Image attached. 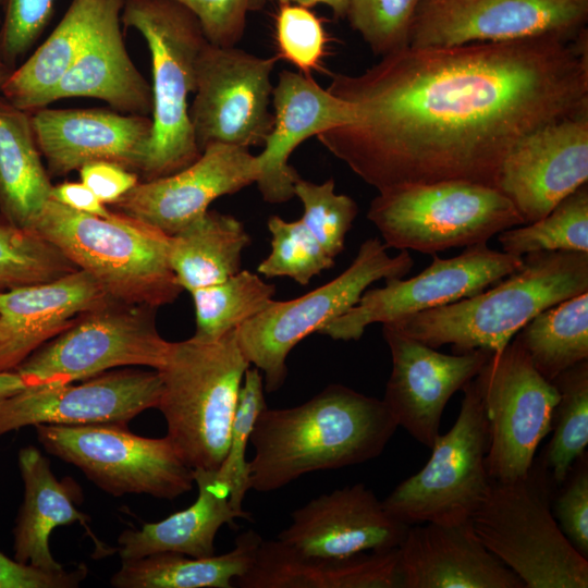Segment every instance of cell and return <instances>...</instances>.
I'll return each instance as SVG.
<instances>
[{
  "label": "cell",
  "mask_w": 588,
  "mask_h": 588,
  "mask_svg": "<svg viewBox=\"0 0 588 588\" xmlns=\"http://www.w3.org/2000/svg\"><path fill=\"white\" fill-rule=\"evenodd\" d=\"M351 123L317 136L378 192L469 181L495 187L526 135L588 108V30L504 42L412 47L331 75Z\"/></svg>",
  "instance_id": "6da1fadb"
},
{
  "label": "cell",
  "mask_w": 588,
  "mask_h": 588,
  "mask_svg": "<svg viewBox=\"0 0 588 588\" xmlns=\"http://www.w3.org/2000/svg\"><path fill=\"white\" fill-rule=\"evenodd\" d=\"M397 427L383 400L340 383L294 407L266 406L249 440L250 489L271 492L308 473L373 460Z\"/></svg>",
  "instance_id": "7a4b0ae2"
},
{
  "label": "cell",
  "mask_w": 588,
  "mask_h": 588,
  "mask_svg": "<svg viewBox=\"0 0 588 588\" xmlns=\"http://www.w3.org/2000/svg\"><path fill=\"white\" fill-rule=\"evenodd\" d=\"M523 259L478 294L387 323L433 348L499 352L540 311L588 292V253L535 252Z\"/></svg>",
  "instance_id": "3957f363"
},
{
  "label": "cell",
  "mask_w": 588,
  "mask_h": 588,
  "mask_svg": "<svg viewBox=\"0 0 588 588\" xmlns=\"http://www.w3.org/2000/svg\"><path fill=\"white\" fill-rule=\"evenodd\" d=\"M33 231L114 301L157 309L183 291L169 262L170 235L127 215L101 218L49 199Z\"/></svg>",
  "instance_id": "277c9868"
},
{
  "label": "cell",
  "mask_w": 588,
  "mask_h": 588,
  "mask_svg": "<svg viewBox=\"0 0 588 588\" xmlns=\"http://www.w3.org/2000/svg\"><path fill=\"white\" fill-rule=\"evenodd\" d=\"M237 330V329H236ZM233 330L212 341L194 336L171 342L158 409L184 462L217 470L224 460L244 375L250 364Z\"/></svg>",
  "instance_id": "5b68a950"
},
{
  "label": "cell",
  "mask_w": 588,
  "mask_h": 588,
  "mask_svg": "<svg viewBox=\"0 0 588 588\" xmlns=\"http://www.w3.org/2000/svg\"><path fill=\"white\" fill-rule=\"evenodd\" d=\"M553 486L542 461H534L520 478L491 480L469 522L482 544L525 588H587L588 559L554 518Z\"/></svg>",
  "instance_id": "8992f818"
},
{
  "label": "cell",
  "mask_w": 588,
  "mask_h": 588,
  "mask_svg": "<svg viewBox=\"0 0 588 588\" xmlns=\"http://www.w3.org/2000/svg\"><path fill=\"white\" fill-rule=\"evenodd\" d=\"M121 22L140 33L150 51L152 136L139 172L148 181L184 169L201 154L187 100L208 40L197 17L174 0H123Z\"/></svg>",
  "instance_id": "52a82bcc"
},
{
  "label": "cell",
  "mask_w": 588,
  "mask_h": 588,
  "mask_svg": "<svg viewBox=\"0 0 588 588\" xmlns=\"http://www.w3.org/2000/svg\"><path fill=\"white\" fill-rule=\"evenodd\" d=\"M367 218L388 248L432 255L487 243L525 224L500 191L469 181L411 183L379 191Z\"/></svg>",
  "instance_id": "ba28073f"
},
{
  "label": "cell",
  "mask_w": 588,
  "mask_h": 588,
  "mask_svg": "<svg viewBox=\"0 0 588 588\" xmlns=\"http://www.w3.org/2000/svg\"><path fill=\"white\" fill-rule=\"evenodd\" d=\"M378 237L362 243L353 262L330 282L290 301H271L237 328L241 350L264 376L265 390L277 392L287 376L290 352L311 333L355 306L369 285L403 278L413 268L408 250L390 256Z\"/></svg>",
  "instance_id": "9c48e42d"
},
{
  "label": "cell",
  "mask_w": 588,
  "mask_h": 588,
  "mask_svg": "<svg viewBox=\"0 0 588 588\" xmlns=\"http://www.w3.org/2000/svg\"><path fill=\"white\" fill-rule=\"evenodd\" d=\"M462 390L456 421L437 438L428 462L382 501L390 515L408 526L466 523L489 489V434L482 404L474 379Z\"/></svg>",
  "instance_id": "30bf717a"
},
{
  "label": "cell",
  "mask_w": 588,
  "mask_h": 588,
  "mask_svg": "<svg viewBox=\"0 0 588 588\" xmlns=\"http://www.w3.org/2000/svg\"><path fill=\"white\" fill-rule=\"evenodd\" d=\"M156 308L110 301L82 314L16 369L28 387L66 384L124 366L158 370L171 342L157 330Z\"/></svg>",
  "instance_id": "8fae6325"
},
{
  "label": "cell",
  "mask_w": 588,
  "mask_h": 588,
  "mask_svg": "<svg viewBox=\"0 0 588 588\" xmlns=\"http://www.w3.org/2000/svg\"><path fill=\"white\" fill-rule=\"evenodd\" d=\"M44 449L76 466L98 488L113 497L143 493L174 500L191 491L193 468L172 441L132 433L125 425H37Z\"/></svg>",
  "instance_id": "7c38bea8"
},
{
  "label": "cell",
  "mask_w": 588,
  "mask_h": 588,
  "mask_svg": "<svg viewBox=\"0 0 588 588\" xmlns=\"http://www.w3.org/2000/svg\"><path fill=\"white\" fill-rule=\"evenodd\" d=\"M474 382L488 426L490 479L527 475L540 442L552 430L555 385L535 368L515 336L491 353Z\"/></svg>",
  "instance_id": "4fadbf2b"
},
{
  "label": "cell",
  "mask_w": 588,
  "mask_h": 588,
  "mask_svg": "<svg viewBox=\"0 0 588 588\" xmlns=\"http://www.w3.org/2000/svg\"><path fill=\"white\" fill-rule=\"evenodd\" d=\"M278 60L235 46H204L188 110L200 152L213 144L264 145L273 124L271 74Z\"/></svg>",
  "instance_id": "5bb4252c"
},
{
  "label": "cell",
  "mask_w": 588,
  "mask_h": 588,
  "mask_svg": "<svg viewBox=\"0 0 588 588\" xmlns=\"http://www.w3.org/2000/svg\"><path fill=\"white\" fill-rule=\"evenodd\" d=\"M523 257L488 247H465L457 256H433L419 274L392 278L385 285L365 291L355 306L318 333L332 340H359L372 323H387L478 294L523 266Z\"/></svg>",
  "instance_id": "9a60e30c"
},
{
  "label": "cell",
  "mask_w": 588,
  "mask_h": 588,
  "mask_svg": "<svg viewBox=\"0 0 588 588\" xmlns=\"http://www.w3.org/2000/svg\"><path fill=\"white\" fill-rule=\"evenodd\" d=\"M588 19V0H422L412 47L504 42L571 35Z\"/></svg>",
  "instance_id": "2e32d148"
},
{
  "label": "cell",
  "mask_w": 588,
  "mask_h": 588,
  "mask_svg": "<svg viewBox=\"0 0 588 588\" xmlns=\"http://www.w3.org/2000/svg\"><path fill=\"white\" fill-rule=\"evenodd\" d=\"M157 370L106 371L81 384L28 387L0 399V437L37 425L118 424L157 408L161 395Z\"/></svg>",
  "instance_id": "e0dca14e"
},
{
  "label": "cell",
  "mask_w": 588,
  "mask_h": 588,
  "mask_svg": "<svg viewBox=\"0 0 588 588\" xmlns=\"http://www.w3.org/2000/svg\"><path fill=\"white\" fill-rule=\"evenodd\" d=\"M587 182L588 108L523 137L503 159L494 186L530 223Z\"/></svg>",
  "instance_id": "ac0fdd59"
},
{
  "label": "cell",
  "mask_w": 588,
  "mask_h": 588,
  "mask_svg": "<svg viewBox=\"0 0 588 588\" xmlns=\"http://www.w3.org/2000/svg\"><path fill=\"white\" fill-rule=\"evenodd\" d=\"M382 334L392 358L382 400L397 426L431 449L449 400L477 376L492 352L440 353L388 323Z\"/></svg>",
  "instance_id": "d6986e66"
},
{
  "label": "cell",
  "mask_w": 588,
  "mask_h": 588,
  "mask_svg": "<svg viewBox=\"0 0 588 588\" xmlns=\"http://www.w3.org/2000/svg\"><path fill=\"white\" fill-rule=\"evenodd\" d=\"M259 174L258 157L248 148L213 144L184 169L138 182L112 206L173 235L204 216L217 198L256 183Z\"/></svg>",
  "instance_id": "ffe728a7"
},
{
  "label": "cell",
  "mask_w": 588,
  "mask_h": 588,
  "mask_svg": "<svg viewBox=\"0 0 588 588\" xmlns=\"http://www.w3.org/2000/svg\"><path fill=\"white\" fill-rule=\"evenodd\" d=\"M408 527L387 512L371 489L355 483L292 512L291 524L277 539L308 556L340 559L396 549Z\"/></svg>",
  "instance_id": "44dd1931"
},
{
  "label": "cell",
  "mask_w": 588,
  "mask_h": 588,
  "mask_svg": "<svg viewBox=\"0 0 588 588\" xmlns=\"http://www.w3.org/2000/svg\"><path fill=\"white\" fill-rule=\"evenodd\" d=\"M35 138L49 172L64 175L95 161L139 173L152 136L147 115L111 110L47 109L30 112Z\"/></svg>",
  "instance_id": "7402d4cb"
},
{
  "label": "cell",
  "mask_w": 588,
  "mask_h": 588,
  "mask_svg": "<svg viewBox=\"0 0 588 588\" xmlns=\"http://www.w3.org/2000/svg\"><path fill=\"white\" fill-rule=\"evenodd\" d=\"M271 102L273 124L257 155L260 174L255 184L265 201L281 204L294 197L299 177L289 164L292 152L307 138L351 123L353 111L313 76L290 70L279 73Z\"/></svg>",
  "instance_id": "603a6c76"
},
{
  "label": "cell",
  "mask_w": 588,
  "mask_h": 588,
  "mask_svg": "<svg viewBox=\"0 0 588 588\" xmlns=\"http://www.w3.org/2000/svg\"><path fill=\"white\" fill-rule=\"evenodd\" d=\"M110 301L98 281L83 269L0 292V372L14 371L78 316Z\"/></svg>",
  "instance_id": "cb8c5ba5"
},
{
  "label": "cell",
  "mask_w": 588,
  "mask_h": 588,
  "mask_svg": "<svg viewBox=\"0 0 588 588\" xmlns=\"http://www.w3.org/2000/svg\"><path fill=\"white\" fill-rule=\"evenodd\" d=\"M401 588H525L470 522L411 525L399 547Z\"/></svg>",
  "instance_id": "d4e9b609"
},
{
  "label": "cell",
  "mask_w": 588,
  "mask_h": 588,
  "mask_svg": "<svg viewBox=\"0 0 588 588\" xmlns=\"http://www.w3.org/2000/svg\"><path fill=\"white\" fill-rule=\"evenodd\" d=\"M17 457L24 500L13 529L14 560L44 571L63 569L51 554L50 535L54 528L76 522L91 537L98 558L111 555L115 550L98 540L88 526L89 517L76 507L83 499L78 483L70 477L57 479L36 446H24Z\"/></svg>",
  "instance_id": "484cf974"
},
{
  "label": "cell",
  "mask_w": 588,
  "mask_h": 588,
  "mask_svg": "<svg viewBox=\"0 0 588 588\" xmlns=\"http://www.w3.org/2000/svg\"><path fill=\"white\" fill-rule=\"evenodd\" d=\"M241 588H401L399 548L331 559L308 556L280 540H261Z\"/></svg>",
  "instance_id": "4316f807"
},
{
  "label": "cell",
  "mask_w": 588,
  "mask_h": 588,
  "mask_svg": "<svg viewBox=\"0 0 588 588\" xmlns=\"http://www.w3.org/2000/svg\"><path fill=\"white\" fill-rule=\"evenodd\" d=\"M198 488L196 501L183 511L139 529H125L118 538L122 560L175 552L193 558L215 554L216 536L222 525L241 518L230 503L231 486L217 470L193 469Z\"/></svg>",
  "instance_id": "83f0119b"
},
{
  "label": "cell",
  "mask_w": 588,
  "mask_h": 588,
  "mask_svg": "<svg viewBox=\"0 0 588 588\" xmlns=\"http://www.w3.org/2000/svg\"><path fill=\"white\" fill-rule=\"evenodd\" d=\"M121 11H113L99 26L50 94L48 105L62 98L93 97L121 113H151V86L126 51L120 27Z\"/></svg>",
  "instance_id": "f1b7e54d"
},
{
  "label": "cell",
  "mask_w": 588,
  "mask_h": 588,
  "mask_svg": "<svg viewBox=\"0 0 588 588\" xmlns=\"http://www.w3.org/2000/svg\"><path fill=\"white\" fill-rule=\"evenodd\" d=\"M123 0H73L64 16L39 48L2 84V97L33 112L45 108L52 90L78 58L103 21Z\"/></svg>",
  "instance_id": "f546056e"
},
{
  "label": "cell",
  "mask_w": 588,
  "mask_h": 588,
  "mask_svg": "<svg viewBox=\"0 0 588 588\" xmlns=\"http://www.w3.org/2000/svg\"><path fill=\"white\" fill-rule=\"evenodd\" d=\"M30 112L0 97V215L33 230L52 184L41 162Z\"/></svg>",
  "instance_id": "4dcf8cb0"
},
{
  "label": "cell",
  "mask_w": 588,
  "mask_h": 588,
  "mask_svg": "<svg viewBox=\"0 0 588 588\" xmlns=\"http://www.w3.org/2000/svg\"><path fill=\"white\" fill-rule=\"evenodd\" d=\"M261 540L258 532L249 529L221 555L193 558L161 552L122 560L110 584L115 588H233L234 581L252 566Z\"/></svg>",
  "instance_id": "1f68e13d"
},
{
  "label": "cell",
  "mask_w": 588,
  "mask_h": 588,
  "mask_svg": "<svg viewBox=\"0 0 588 588\" xmlns=\"http://www.w3.org/2000/svg\"><path fill=\"white\" fill-rule=\"evenodd\" d=\"M250 241L235 217L208 210L170 235L169 262L181 287L192 292L237 273Z\"/></svg>",
  "instance_id": "d6a6232c"
},
{
  "label": "cell",
  "mask_w": 588,
  "mask_h": 588,
  "mask_svg": "<svg viewBox=\"0 0 588 588\" xmlns=\"http://www.w3.org/2000/svg\"><path fill=\"white\" fill-rule=\"evenodd\" d=\"M515 338L549 381L588 359V292L540 311Z\"/></svg>",
  "instance_id": "836d02e7"
},
{
  "label": "cell",
  "mask_w": 588,
  "mask_h": 588,
  "mask_svg": "<svg viewBox=\"0 0 588 588\" xmlns=\"http://www.w3.org/2000/svg\"><path fill=\"white\" fill-rule=\"evenodd\" d=\"M195 308L194 338L218 340L257 316L273 299L275 287L258 274L240 270L226 280L189 292Z\"/></svg>",
  "instance_id": "e575fe53"
},
{
  "label": "cell",
  "mask_w": 588,
  "mask_h": 588,
  "mask_svg": "<svg viewBox=\"0 0 588 588\" xmlns=\"http://www.w3.org/2000/svg\"><path fill=\"white\" fill-rule=\"evenodd\" d=\"M559 392L552 421V439L542 463L553 482L561 485L588 444V359L564 370L552 380Z\"/></svg>",
  "instance_id": "d590c367"
},
{
  "label": "cell",
  "mask_w": 588,
  "mask_h": 588,
  "mask_svg": "<svg viewBox=\"0 0 588 588\" xmlns=\"http://www.w3.org/2000/svg\"><path fill=\"white\" fill-rule=\"evenodd\" d=\"M502 252L523 257L535 252L588 253V185L578 187L543 218L498 234Z\"/></svg>",
  "instance_id": "8d00e7d4"
},
{
  "label": "cell",
  "mask_w": 588,
  "mask_h": 588,
  "mask_svg": "<svg viewBox=\"0 0 588 588\" xmlns=\"http://www.w3.org/2000/svg\"><path fill=\"white\" fill-rule=\"evenodd\" d=\"M78 269L33 230L0 215V292L48 282Z\"/></svg>",
  "instance_id": "74e56055"
},
{
  "label": "cell",
  "mask_w": 588,
  "mask_h": 588,
  "mask_svg": "<svg viewBox=\"0 0 588 588\" xmlns=\"http://www.w3.org/2000/svg\"><path fill=\"white\" fill-rule=\"evenodd\" d=\"M271 252L258 265L257 271L266 278L286 277L301 285L334 266L332 258L306 228L301 219L285 221L279 216L268 220Z\"/></svg>",
  "instance_id": "f35d334b"
},
{
  "label": "cell",
  "mask_w": 588,
  "mask_h": 588,
  "mask_svg": "<svg viewBox=\"0 0 588 588\" xmlns=\"http://www.w3.org/2000/svg\"><path fill=\"white\" fill-rule=\"evenodd\" d=\"M262 373L248 368L244 375L238 401L231 427L226 455L218 468L219 474L231 486L230 503L241 518L250 519L249 512L243 510V501L250 489L246 449L258 415L267 406Z\"/></svg>",
  "instance_id": "ab89813d"
},
{
  "label": "cell",
  "mask_w": 588,
  "mask_h": 588,
  "mask_svg": "<svg viewBox=\"0 0 588 588\" xmlns=\"http://www.w3.org/2000/svg\"><path fill=\"white\" fill-rule=\"evenodd\" d=\"M294 196L303 206L302 222L328 255L335 258L343 252L346 235L357 217L356 201L345 194H336L333 179L317 184L298 177Z\"/></svg>",
  "instance_id": "60d3db41"
},
{
  "label": "cell",
  "mask_w": 588,
  "mask_h": 588,
  "mask_svg": "<svg viewBox=\"0 0 588 588\" xmlns=\"http://www.w3.org/2000/svg\"><path fill=\"white\" fill-rule=\"evenodd\" d=\"M422 0H347L346 17L371 51L385 56L408 46Z\"/></svg>",
  "instance_id": "b9f144b4"
},
{
  "label": "cell",
  "mask_w": 588,
  "mask_h": 588,
  "mask_svg": "<svg viewBox=\"0 0 588 588\" xmlns=\"http://www.w3.org/2000/svg\"><path fill=\"white\" fill-rule=\"evenodd\" d=\"M275 42L280 59H284L305 75L320 68L326 54L328 36L321 20L310 8L280 3L275 16Z\"/></svg>",
  "instance_id": "7bdbcfd3"
},
{
  "label": "cell",
  "mask_w": 588,
  "mask_h": 588,
  "mask_svg": "<svg viewBox=\"0 0 588 588\" xmlns=\"http://www.w3.org/2000/svg\"><path fill=\"white\" fill-rule=\"evenodd\" d=\"M54 0H4L0 27V61L14 70L42 33Z\"/></svg>",
  "instance_id": "ee69618b"
},
{
  "label": "cell",
  "mask_w": 588,
  "mask_h": 588,
  "mask_svg": "<svg viewBox=\"0 0 588 588\" xmlns=\"http://www.w3.org/2000/svg\"><path fill=\"white\" fill-rule=\"evenodd\" d=\"M552 499V513L573 547L588 559V458L579 457Z\"/></svg>",
  "instance_id": "f6af8a7d"
},
{
  "label": "cell",
  "mask_w": 588,
  "mask_h": 588,
  "mask_svg": "<svg viewBox=\"0 0 588 588\" xmlns=\"http://www.w3.org/2000/svg\"><path fill=\"white\" fill-rule=\"evenodd\" d=\"M199 21L207 40L217 46H235L243 38L247 14L265 0H174Z\"/></svg>",
  "instance_id": "bcb514c9"
},
{
  "label": "cell",
  "mask_w": 588,
  "mask_h": 588,
  "mask_svg": "<svg viewBox=\"0 0 588 588\" xmlns=\"http://www.w3.org/2000/svg\"><path fill=\"white\" fill-rule=\"evenodd\" d=\"M87 574L85 564L70 571H44L0 552V588H76Z\"/></svg>",
  "instance_id": "7dc6e473"
},
{
  "label": "cell",
  "mask_w": 588,
  "mask_h": 588,
  "mask_svg": "<svg viewBox=\"0 0 588 588\" xmlns=\"http://www.w3.org/2000/svg\"><path fill=\"white\" fill-rule=\"evenodd\" d=\"M84 183L105 205H113L138 182V173L110 161H95L79 170Z\"/></svg>",
  "instance_id": "c3c4849f"
},
{
  "label": "cell",
  "mask_w": 588,
  "mask_h": 588,
  "mask_svg": "<svg viewBox=\"0 0 588 588\" xmlns=\"http://www.w3.org/2000/svg\"><path fill=\"white\" fill-rule=\"evenodd\" d=\"M50 199L56 200L76 211L110 218L114 211L106 205L82 182H63L53 185Z\"/></svg>",
  "instance_id": "681fc988"
},
{
  "label": "cell",
  "mask_w": 588,
  "mask_h": 588,
  "mask_svg": "<svg viewBox=\"0 0 588 588\" xmlns=\"http://www.w3.org/2000/svg\"><path fill=\"white\" fill-rule=\"evenodd\" d=\"M28 388L24 379L15 371L0 372V399Z\"/></svg>",
  "instance_id": "f907efd6"
},
{
  "label": "cell",
  "mask_w": 588,
  "mask_h": 588,
  "mask_svg": "<svg viewBox=\"0 0 588 588\" xmlns=\"http://www.w3.org/2000/svg\"><path fill=\"white\" fill-rule=\"evenodd\" d=\"M280 3H295L311 8L317 4H323L331 9L336 17H345L347 10V0H271Z\"/></svg>",
  "instance_id": "816d5d0a"
},
{
  "label": "cell",
  "mask_w": 588,
  "mask_h": 588,
  "mask_svg": "<svg viewBox=\"0 0 588 588\" xmlns=\"http://www.w3.org/2000/svg\"><path fill=\"white\" fill-rule=\"evenodd\" d=\"M4 0H0V4L3 3ZM13 70L8 68L5 64H3L1 61H0V88L2 86V84L5 82V79L8 78V76L11 74Z\"/></svg>",
  "instance_id": "f5cc1de1"
}]
</instances>
